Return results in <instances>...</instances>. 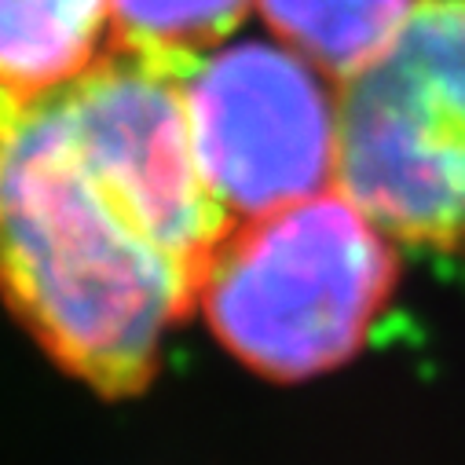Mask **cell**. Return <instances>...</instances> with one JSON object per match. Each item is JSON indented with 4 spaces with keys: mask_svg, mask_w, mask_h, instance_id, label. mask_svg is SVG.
Listing matches in <instances>:
<instances>
[{
    "mask_svg": "<svg viewBox=\"0 0 465 465\" xmlns=\"http://www.w3.org/2000/svg\"><path fill=\"white\" fill-rule=\"evenodd\" d=\"M198 55L110 41L81 74L0 88V297L103 396H136L231 231L191 143Z\"/></svg>",
    "mask_w": 465,
    "mask_h": 465,
    "instance_id": "1",
    "label": "cell"
},
{
    "mask_svg": "<svg viewBox=\"0 0 465 465\" xmlns=\"http://www.w3.org/2000/svg\"><path fill=\"white\" fill-rule=\"evenodd\" d=\"M396 275L385 231L341 191H322L231 223L198 304L231 356L272 381H301L360 352Z\"/></svg>",
    "mask_w": 465,
    "mask_h": 465,
    "instance_id": "2",
    "label": "cell"
},
{
    "mask_svg": "<svg viewBox=\"0 0 465 465\" xmlns=\"http://www.w3.org/2000/svg\"><path fill=\"white\" fill-rule=\"evenodd\" d=\"M337 191L389 239L465 235V0H414L337 95Z\"/></svg>",
    "mask_w": 465,
    "mask_h": 465,
    "instance_id": "3",
    "label": "cell"
},
{
    "mask_svg": "<svg viewBox=\"0 0 465 465\" xmlns=\"http://www.w3.org/2000/svg\"><path fill=\"white\" fill-rule=\"evenodd\" d=\"M183 103L198 169L231 223L337 183V99L293 48L246 41L198 55Z\"/></svg>",
    "mask_w": 465,
    "mask_h": 465,
    "instance_id": "4",
    "label": "cell"
},
{
    "mask_svg": "<svg viewBox=\"0 0 465 465\" xmlns=\"http://www.w3.org/2000/svg\"><path fill=\"white\" fill-rule=\"evenodd\" d=\"M110 0H0V88L59 84L103 52Z\"/></svg>",
    "mask_w": 465,
    "mask_h": 465,
    "instance_id": "5",
    "label": "cell"
},
{
    "mask_svg": "<svg viewBox=\"0 0 465 465\" xmlns=\"http://www.w3.org/2000/svg\"><path fill=\"white\" fill-rule=\"evenodd\" d=\"M257 8L286 48L344 81L392 45L414 0H257Z\"/></svg>",
    "mask_w": 465,
    "mask_h": 465,
    "instance_id": "6",
    "label": "cell"
},
{
    "mask_svg": "<svg viewBox=\"0 0 465 465\" xmlns=\"http://www.w3.org/2000/svg\"><path fill=\"white\" fill-rule=\"evenodd\" d=\"M250 0H110L114 41L165 52L202 55L242 23Z\"/></svg>",
    "mask_w": 465,
    "mask_h": 465,
    "instance_id": "7",
    "label": "cell"
}]
</instances>
